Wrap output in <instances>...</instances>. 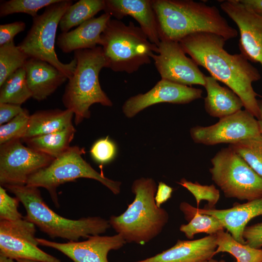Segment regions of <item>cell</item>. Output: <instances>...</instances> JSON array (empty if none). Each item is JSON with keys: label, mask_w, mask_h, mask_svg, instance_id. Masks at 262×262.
Wrapping results in <instances>:
<instances>
[{"label": "cell", "mask_w": 262, "mask_h": 262, "mask_svg": "<svg viewBox=\"0 0 262 262\" xmlns=\"http://www.w3.org/2000/svg\"><path fill=\"white\" fill-rule=\"evenodd\" d=\"M226 41L214 33H198L186 36L179 43L198 66L234 92L243 101L245 109L257 119L258 95L252 83L261 78L260 74L241 53L228 52L224 48Z\"/></svg>", "instance_id": "obj_1"}, {"label": "cell", "mask_w": 262, "mask_h": 262, "mask_svg": "<svg viewBox=\"0 0 262 262\" xmlns=\"http://www.w3.org/2000/svg\"><path fill=\"white\" fill-rule=\"evenodd\" d=\"M74 58L76 66L72 76L68 80L62 101L66 109L74 115L76 125L91 115V106L95 103L111 107L113 102L102 89L99 74L105 67L102 47L77 50Z\"/></svg>", "instance_id": "obj_5"}, {"label": "cell", "mask_w": 262, "mask_h": 262, "mask_svg": "<svg viewBox=\"0 0 262 262\" xmlns=\"http://www.w3.org/2000/svg\"><path fill=\"white\" fill-rule=\"evenodd\" d=\"M72 4L73 1L70 0H59L47 6L42 14L33 18L30 30L17 45L29 58L49 63L65 74L68 80L74 73L76 60L74 58L68 63H63L58 58L54 46L60 21Z\"/></svg>", "instance_id": "obj_8"}, {"label": "cell", "mask_w": 262, "mask_h": 262, "mask_svg": "<svg viewBox=\"0 0 262 262\" xmlns=\"http://www.w3.org/2000/svg\"><path fill=\"white\" fill-rule=\"evenodd\" d=\"M229 147L262 178V134L230 144Z\"/></svg>", "instance_id": "obj_30"}, {"label": "cell", "mask_w": 262, "mask_h": 262, "mask_svg": "<svg viewBox=\"0 0 262 262\" xmlns=\"http://www.w3.org/2000/svg\"><path fill=\"white\" fill-rule=\"evenodd\" d=\"M190 132L195 143L207 146L233 144L261 134L257 119L245 109L220 118L213 125L194 127Z\"/></svg>", "instance_id": "obj_12"}, {"label": "cell", "mask_w": 262, "mask_h": 262, "mask_svg": "<svg viewBox=\"0 0 262 262\" xmlns=\"http://www.w3.org/2000/svg\"><path fill=\"white\" fill-rule=\"evenodd\" d=\"M16 262H39L31 261V260H19L16 261Z\"/></svg>", "instance_id": "obj_44"}, {"label": "cell", "mask_w": 262, "mask_h": 262, "mask_svg": "<svg viewBox=\"0 0 262 262\" xmlns=\"http://www.w3.org/2000/svg\"><path fill=\"white\" fill-rule=\"evenodd\" d=\"M59 0H10L2 1L0 5V16L3 17L15 13H25L33 18L37 16V12L43 7L56 3Z\"/></svg>", "instance_id": "obj_31"}, {"label": "cell", "mask_w": 262, "mask_h": 262, "mask_svg": "<svg viewBox=\"0 0 262 262\" xmlns=\"http://www.w3.org/2000/svg\"><path fill=\"white\" fill-rule=\"evenodd\" d=\"M178 183L185 187L192 194L196 199L197 207L201 200H205L208 201V206L211 209L217 203L219 199V191L213 184L201 185L196 181L192 182L185 179H181Z\"/></svg>", "instance_id": "obj_33"}, {"label": "cell", "mask_w": 262, "mask_h": 262, "mask_svg": "<svg viewBox=\"0 0 262 262\" xmlns=\"http://www.w3.org/2000/svg\"><path fill=\"white\" fill-rule=\"evenodd\" d=\"M152 60L161 79L176 83L204 86L205 75L198 66L188 57L179 42L161 40Z\"/></svg>", "instance_id": "obj_13"}, {"label": "cell", "mask_w": 262, "mask_h": 262, "mask_svg": "<svg viewBox=\"0 0 262 262\" xmlns=\"http://www.w3.org/2000/svg\"><path fill=\"white\" fill-rule=\"evenodd\" d=\"M30 115L23 111L8 122L0 126V145L10 141L22 139L27 131Z\"/></svg>", "instance_id": "obj_32"}, {"label": "cell", "mask_w": 262, "mask_h": 262, "mask_svg": "<svg viewBox=\"0 0 262 262\" xmlns=\"http://www.w3.org/2000/svg\"><path fill=\"white\" fill-rule=\"evenodd\" d=\"M23 110L21 105L0 103V126L13 119L20 114Z\"/></svg>", "instance_id": "obj_38"}, {"label": "cell", "mask_w": 262, "mask_h": 262, "mask_svg": "<svg viewBox=\"0 0 262 262\" xmlns=\"http://www.w3.org/2000/svg\"><path fill=\"white\" fill-rule=\"evenodd\" d=\"M14 194L26 212L24 218L51 238L78 241L105 233L111 227L109 220L99 216L70 219L58 215L44 201L39 188L25 185L2 186Z\"/></svg>", "instance_id": "obj_3"}, {"label": "cell", "mask_w": 262, "mask_h": 262, "mask_svg": "<svg viewBox=\"0 0 262 262\" xmlns=\"http://www.w3.org/2000/svg\"><path fill=\"white\" fill-rule=\"evenodd\" d=\"M195 209L200 213L216 218L237 241L246 244L243 234L247 223L253 218L262 216V197L243 204L236 203L229 209Z\"/></svg>", "instance_id": "obj_19"}, {"label": "cell", "mask_w": 262, "mask_h": 262, "mask_svg": "<svg viewBox=\"0 0 262 262\" xmlns=\"http://www.w3.org/2000/svg\"><path fill=\"white\" fill-rule=\"evenodd\" d=\"M211 162L212 179L226 197L247 201L262 197V178L229 147Z\"/></svg>", "instance_id": "obj_9"}, {"label": "cell", "mask_w": 262, "mask_h": 262, "mask_svg": "<svg viewBox=\"0 0 262 262\" xmlns=\"http://www.w3.org/2000/svg\"><path fill=\"white\" fill-rule=\"evenodd\" d=\"M26 24L22 21L0 25V46L14 41V37L23 32Z\"/></svg>", "instance_id": "obj_36"}, {"label": "cell", "mask_w": 262, "mask_h": 262, "mask_svg": "<svg viewBox=\"0 0 262 262\" xmlns=\"http://www.w3.org/2000/svg\"><path fill=\"white\" fill-rule=\"evenodd\" d=\"M76 131L72 125L61 131L22 140L27 147L56 159L71 147Z\"/></svg>", "instance_id": "obj_24"}, {"label": "cell", "mask_w": 262, "mask_h": 262, "mask_svg": "<svg viewBox=\"0 0 262 262\" xmlns=\"http://www.w3.org/2000/svg\"><path fill=\"white\" fill-rule=\"evenodd\" d=\"M20 200L16 196L12 197L6 189L0 186V220L16 221L24 218L18 212Z\"/></svg>", "instance_id": "obj_34"}, {"label": "cell", "mask_w": 262, "mask_h": 262, "mask_svg": "<svg viewBox=\"0 0 262 262\" xmlns=\"http://www.w3.org/2000/svg\"><path fill=\"white\" fill-rule=\"evenodd\" d=\"M35 226L24 218L16 221H0V255L16 261L62 262L38 247Z\"/></svg>", "instance_id": "obj_11"}, {"label": "cell", "mask_w": 262, "mask_h": 262, "mask_svg": "<svg viewBox=\"0 0 262 262\" xmlns=\"http://www.w3.org/2000/svg\"><path fill=\"white\" fill-rule=\"evenodd\" d=\"M74 113L68 109L38 111L30 115L27 131L22 139L65 130L73 125Z\"/></svg>", "instance_id": "obj_23"}, {"label": "cell", "mask_w": 262, "mask_h": 262, "mask_svg": "<svg viewBox=\"0 0 262 262\" xmlns=\"http://www.w3.org/2000/svg\"><path fill=\"white\" fill-rule=\"evenodd\" d=\"M14 260L5 256L0 255V262H15Z\"/></svg>", "instance_id": "obj_42"}, {"label": "cell", "mask_w": 262, "mask_h": 262, "mask_svg": "<svg viewBox=\"0 0 262 262\" xmlns=\"http://www.w3.org/2000/svg\"><path fill=\"white\" fill-rule=\"evenodd\" d=\"M104 8V0H80L70 5L63 15L59 22L60 29L62 33L67 32L94 17Z\"/></svg>", "instance_id": "obj_26"}, {"label": "cell", "mask_w": 262, "mask_h": 262, "mask_svg": "<svg viewBox=\"0 0 262 262\" xmlns=\"http://www.w3.org/2000/svg\"><path fill=\"white\" fill-rule=\"evenodd\" d=\"M21 139L0 145V186L25 185L29 178L49 165L52 157L24 146Z\"/></svg>", "instance_id": "obj_10"}, {"label": "cell", "mask_w": 262, "mask_h": 262, "mask_svg": "<svg viewBox=\"0 0 262 262\" xmlns=\"http://www.w3.org/2000/svg\"><path fill=\"white\" fill-rule=\"evenodd\" d=\"M217 247L215 254L227 252L232 255L236 262H262V248H255L246 244L237 241L224 229L216 234Z\"/></svg>", "instance_id": "obj_27"}, {"label": "cell", "mask_w": 262, "mask_h": 262, "mask_svg": "<svg viewBox=\"0 0 262 262\" xmlns=\"http://www.w3.org/2000/svg\"><path fill=\"white\" fill-rule=\"evenodd\" d=\"M173 191L172 187L163 182H160L155 196L156 205L161 207L162 204L171 197Z\"/></svg>", "instance_id": "obj_39"}, {"label": "cell", "mask_w": 262, "mask_h": 262, "mask_svg": "<svg viewBox=\"0 0 262 262\" xmlns=\"http://www.w3.org/2000/svg\"><path fill=\"white\" fill-rule=\"evenodd\" d=\"M205 79L204 108L210 116L220 119L242 110L243 101L231 89L220 85L211 76H205Z\"/></svg>", "instance_id": "obj_22"}, {"label": "cell", "mask_w": 262, "mask_h": 262, "mask_svg": "<svg viewBox=\"0 0 262 262\" xmlns=\"http://www.w3.org/2000/svg\"><path fill=\"white\" fill-rule=\"evenodd\" d=\"M203 262H226L225 261H224V260L217 261V260H215L212 259H212H211L210 260L204 261Z\"/></svg>", "instance_id": "obj_43"}, {"label": "cell", "mask_w": 262, "mask_h": 262, "mask_svg": "<svg viewBox=\"0 0 262 262\" xmlns=\"http://www.w3.org/2000/svg\"><path fill=\"white\" fill-rule=\"evenodd\" d=\"M258 104L259 107V117L257 119L258 120L260 131L262 134V99L258 100Z\"/></svg>", "instance_id": "obj_41"}, {"label": "cell", "mask_w": 262, "mask_h": 262, "mask_svg": "<svg viewBox=\"0 0 262 262\" xmlns=\"http://www.w3.org/2000/svg\"><path fill=\"white\" fill-rule=\"evenodd\" d=\"M221 10L237 25L240 37L241 53L248 60L262 66V16L242 4L239 0H228L220 4Z\"/></svg>", "instance_id": "obj_14"}, {"label": "cell", "mask_w": 262, "mask_h": 262, "mask_svg": "<svg viewBox=\"0 0 262 262\" xmlns=\"http://www.w3.org/2000/svg\"><path fill=\"white\" fill-rule=\"evenodd\" d=\"M86 239L61 243L37 238L39 245L55 249L73 262H109V252L120 249L127 243L117 233L113 236L91 235Z\"/></svg>", "instance_id": "obj_16"}, {"label": "cell", "mask_w": 262, "mask_h": 262, "mask_svg": "<svg viewBox=\"0 0 262 262\" xmlns=\"http://www.w3.org/2000/svg\"><path fill=\"white\" fill-rule=\"evenodd\" d=\"M83 148L74 146L55 160L47 167L32 175L27 185L45 188L56 207H59L57 188L67 182L80 178L96 180L107 187L114 194L120 193L121 182L115 181L94 169L82 158Z\"/></svg>", "instance_id": "obj_7"}, {"label": "cell", "mask_w": 262, "mask_h": 262, "mask_svg": "<svg viewBox=\"0 0 262 262\" xmlns=\"http://www.w3.org/2000/svg\"><path fill=\"white\" fill-rule=\"evenodd\" d=\"M160 40L179 42L191 34L210 33L226 40L238 36L215 6L192 0H152Z\"/></svg>", "instance_id": "obj_2"}, {"label": "cell", "mask_w": 262, "mask_h": 262, "mask_svg": "<svg viewBox=\"0 0 262 262\" xmlns=\"http://www.w3.org/2000/svg\"><path fill=\"white\" fill-rule=\"evenodd\" d=\"M0 87V103L21 105L32 98L24 67L10 75Z\"/></svg>", "instance_id": "obj_28"}, {"label": "cell", "mask_w": 262, "mask_h": 262, "mask_svg": "<svg viewBox=\"0 0 262 262\" xmlns=\"http://www.w3.org/2000/svg\"><path fill=\"white\" fill-rule=\"evenodd\" d=\"M28 58L14 41L0 46V86L10 75L23 67Z\"/></svg>", "instance_id": "obj_29"}, {"label": "cell", "mask_w": 262, "mask_h": 262, "mask_svg": "<svg viewBox=\"0 0 262 262\" xmlns=\"http://www.w3.org/2000/svg\"><path fill=\"white\" fill-rule=\"evenodd\" d=\"M102 47L105 67L116 72L131 74L151 63L158 50L140 27L130 21L111 19L102 33Z\"/></svg>", "instance_id": "obj_6"}, {"label": "cell", "mask_w": 262, "mask_h": 262, "mask_svg": "<svg viewBox=\"0 0 262 262\" xmlns=\"http://www.w3.org/2000/svg\"><path fill=\"white\" fill-rule=\"evenodd\" d=\"M32 98L37 101L46 99L68 78L49 63L29 58L24 66Z\"/></svg>", "instance_id": "obj_20"}, {"label": "cell", "mask_w": 262, "mask_h": 262, "mask_svg": "<svg viewBox=\"0 0 262 262\" xmlns=\"http://www.w3.org/2000/svg\"><path fill=\"white\" fill-rule=\"evenodd\" d=\"M157 189L152 178L135 180L131 186L135 195L132 202L120 215L110 217L111 227L126 243L144 245L157 236L167 223V212L155 202Z\"/></svg>", "instance_id": "obj_4"}, {"label": "cell", "mask_w": 262, "mask_h": 262, "mask_svg": "<svg viewBox=\"0 0 262 262\" xmlns=\"http://www.w3.org/2000/svg\"><path fill=\"white\" fill-rule=\"evenodd\" d=\"M202 93L200 88L161 79L146 93L138 94L126 100L122 106V112L126 117L131 118L156 104L189 103L202 98Z\"/></svg>", "instance_id": "obj_15"}, {"label": "cell", "mask_w": 262, "mask_h": 262, "mask_svg": "<svg viewBox=\"0 0 262 262\" xmlns=\"http://www.w3.org/2000/svg\"><path fill=\"white\" fill-rule=\"evenodd\" d=\"M246 6L262 16V0H239Z\"/></svg>", "instance_id": "obj_40"}, {"label": "cell", "mask_w": 262, "mask_h": 262, "mask_svg": "<svg viewBox=\"0 0 262 262\" xmlns=\"http://www.w3.org/2000/svg\"><path fill=\"white\" fill-rule=\"evenodd\" d=\"M92 158L101 164L112 161L116 153V147L115 143L107 136L97 140L90 149Z\"/></svg>", "instance_id": "obj_35"}, {"label": "cell", "mask_w": 262, "mask_h": 262, "mask_svg": "<svg viewBox=\"0 0 262 262\" xmlns=\"http://www.w3.org/2000/svg\"><path fill=\"white\" fill-rule=\"evenodd\" d=\"M111 16L104 13L93 17L78 26L76 29L60 33L56 44L64 53L77 50L90 49L100 45V36Z\"/></svg>", "instance_id": "obj_21"}, {"label": "cell", "mask_w": 262, "mask_h": 262, "mask_svg": "<svg viewBox=\"0 0 262 262\" xmlns=\"http://www.w3.org/2000/svg\"><path fill=\"white\" fill-rule=\"evenodd\" d=\"M216 235L195 240H180L170 248L154 256L134 262H203L215 255Z\"/></svg>", "instance_id": "obj_18"}, {"label": "cell", "mask_w": 262, "mask_h": 262, "mask_svg": "<svg viewBox=\"0 0 262 262\" xmlns=\"http://www.w3.org/2000/svg\"><path fill=\"white\" fill-rule=\"evenodd\" d=\"M105 13L120 20L129 16L139 24L152 43H160L158 24L152 0H104Z\"/></svg>", "instance_id": "obj_17"}, {"label": "cell", "mask_w": 262, "mask_h": 262, "mask_svg": "<svg viewBox=\"0 0 262 262\" xmlns=\"http://www.w3.org/2000/svg\"><path fill=\"white\" fill-rule=\"evenodd\" d=\"M243 238L246 244L252 247H262V222L246 226L243 232Z\"/></svg>", "instance_id": "obj_37"}, {"label": "cell", "mask_w": 262, "mask_h": 262, "mask_svg": "<svg viewBox=\"0 0 262 262\" xmlns=\"http://www.w3.org/2000/svg\"><path fill=\"white\" fill-rule=\"evenodd\" d=\"M180 209L183 212L185 218L189 220L187 224L180 226V230L189 239H193L195 234L205 233L209 235L216 234L224 228L215 217L206 214H202L196 210L188 203L183 202L180 205Z\"/></svg>", "instance_id": "obj_25"}]
</instances>
